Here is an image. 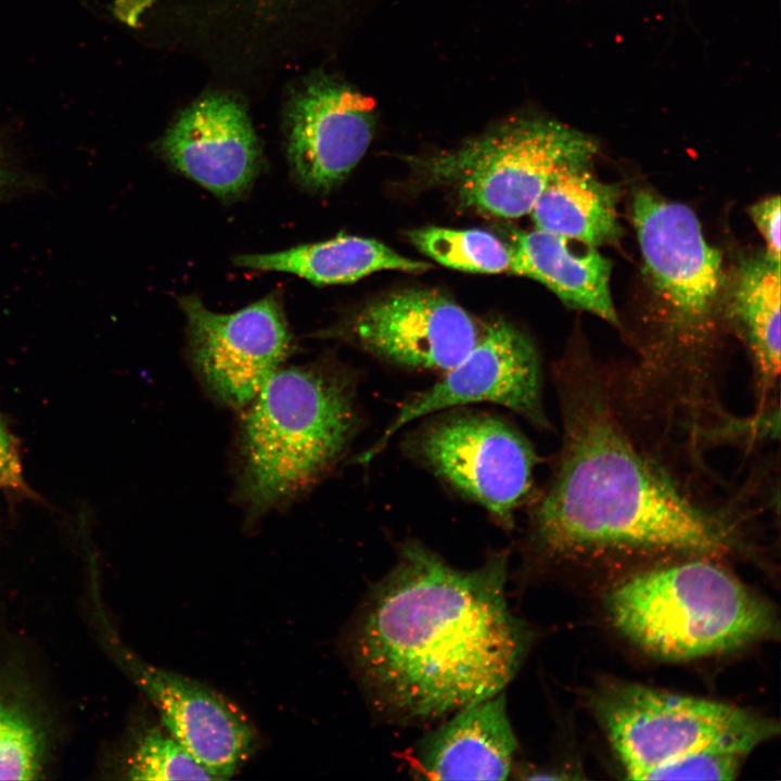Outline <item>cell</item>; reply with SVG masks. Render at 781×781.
Returning a JSON list of instances; mask_svg holds the SVG:
<instances>
[{
    "label": "cell",
    "instance_id": "21",
    "mask_svg": "<svg viewBox=\"0 0 781 781\" xmlns=\"http://www.w3.org/2000/svg\"><path fill=\"white\" fill-rule=\"evenodd\" d=\"M127 766L135 780H214L162 724L140 737Z\"/></svg>",
    "mask_w": 781,
    "mask_h": 781
},
{
    "label": "cell",
    "instance_id": "23",
    "mask_svg": "<svg viewBox=\"0 0 781 781\" xmlns=\"http://www.w3.org/2000/svg\"><path fill=\"white\" fill-rule=\"evenodd\" d=\"M750 753L730 746H710L652 770L645 780H733Z\"/></svg>",
    "mask_w": 781,
    "mask_h": 781
},
{
    "label": "cell",
    "instance_id": "12",
    "mask_svg": "<svg viewBox=\"0 0 781 781\" xmlns=\"http://www.w3.org/2000/svg\"><path fill=\"white\" fill-rule=\"evenodd\" d=\"M286 150L296 181L328 192L356 167L373 136L372 101L330 78L299 88L286 110Z\"/></svg>",
    "mask_w": 781,
    "mask_h": 781
},
{
    "label": "cell",
    "instance_id": "15",
    "mask_svg": "<svg viewBox=\"0 0 781 781\" xmlns=\"http://www.w3.org/2000/svg\"><path fill=\"white\" fill-rule=\"evenodd\" d=\"M516 738L501 693L453 712L427 733L409 756L417 777L434 780L505 779Z\"/></svg>",
    "mask_w": 781,
    "mask_h": 781
},
{
    "label": "cell",
    "instance_id": "17",
    "mask_svg": "<svg viewBox=\"0 0 781 781\" xmlns=\"http://www.w3.org/2000/svg\"><path fill=\"white\" fill-rule=\"evenodd\" d=\"M234 264L292 273L316 285L350 283L381 270L421 272L431 267L398 254L380 241L356 235H337L276 253L240 255Z\"/></svg>",
    "mask_w": 781,
    "mask_h": 781
},
{
    "label": "cell",
    "instance_id": "13",
    "mask_svg": "<svg viewBox=\"0 0 781 781\" xmlns=\"http://www.w3.org/2000/svg\"><path fill=\"white\" fill-rule=\"evenodd\" d=\"M138 684L163 727L213 777L234 776L257 746L251 721L209 687L177 673L130 661Z\"/></svg>",
    "mask_w": 781,
    "mask_h": 781
},
{
    "label": "cell",
    "instance_id": "5",
    "mask_svg": "<svg viewBox=\"0 0 781 781\" xmlns=\"http://www.w3.org/2000/svg\"><path fill=\"white\" fill-rule=\"evenodd\" d=\"M605 601L627 639L668 661L729 652L779 633L771 604L707 556L631 575Z\"/></svg>",
    "mask_w": 781,
    "mask_h": 781
},
{
    "label": "cell",
    "instance_id": "4",
    "mask_svg": "<svg viewBox=\"0 0 781 781\" xmlns=\"http://www.w3.org/2000/svg\"><path fill=\"white\" fill-rule=\"evenodd\" d=\"M242 410L236 497L252 521L315 485L358 426L355 382L327 363L280 367Z\"/></svg>",
    "mask_w": 781,
    "mask_h": 781
},
{
    "label": "cell",
    "instance_id": "20",
    "mask_svg": "<svg viewBox=\"0 0 781 781\" xmlns=\"http://www.w3.org/2000/svg\"><path fill=\"white\" fill-rule=\"evenodd\" d=\"M411 243L440 265L474 273L510 271L511 246L479 229L425 227L409 232Z\"/></svg>",
    "mask_w": 781,
    "mask_h": 781
},
{
    "label": "cell",
    "instance_id": "19",
    "mask_svg": "<svg viewBox=\"0 0 781 781\" xmlns=\"http://www.w3.org/2000/svg\"><path fill=\"white\" fill-rule=\"evenodd\" d=\"M731 286V315L753 356L763 408L780 373V263L766 252L747 257Z\"/></svg>",
    "mask_w": 781,
    "mask_h": 781
},
{
    "label": "cell",
    "instance_id": "16",
    "mask_svg": "<svg viewBox=\"0 0 781 781\" xmlns=\"http://www.w3.org/2000/svg\"><path fill=\"white\" fill-rule=\"evenodd\" d=\"M511 251L510 272L540 282L572 308L618 324L610 290L612 264L597 248L577 253L569 240L536 228L517 232Z\"/></svg>",
    "mask_w": 781,
    "mask_h": 781
},
{
    "label": "cell",
    "instance_id": "9",
    "mask_svg": "<svg viewBox=\"0 0 781 781\" xmlns=\"http://www.w3.org/2000/svg\"><path fill=\"white\" fill-rule=\"evenodd\" d=\"M541 367L532 340L504 319L482 327L473 348L436 383L414 394L363 451L367 463L381 453L393 436L412 421L473 402H491L518 413L533 425L548 428L542 405Z\"/></svg>",
    "mask_w": 781,
    "mask_h": 781
},
{
    "label": "cell",
    "instance_id": "14",
    "mask_svg": "<svg viewBox=\"0 0 781 781\" xmlns=\"http://www.w3.org/2000/svg\"><path fill=\"white\" fill-rule=\"evenodd\" d=\"M180 172L221 199H234L260 167V146L242 104L229 95H206L187 107L161 143Z\"/></svg>",
    "mask_w": 781,
    "mask_h": 781
},
{
    "label": "cell",
    "instance_id": "25",
    "mask_svg": "<svg viewBox=\"0 0 781 781\" xmlns=\"http://www.w3.org/2000/svg\"><path fill=\"white\" fill-rule=\"evenodd\" d=\"M748 214L766 243V253L780 263V197L769 196L753 204Z\"/></svg>",
    "mask_w": 781,
    "mask_h": 781
},
{
    "label": "cell",
    "instance_id": "6",
    "mask_svg": "<svg viewBox=\"0 0 781 781\" xmlns=\"http://www.w3.org/2000/svg\"><path fill=\"white\" fill-rule=\"evenodd\" d=\"M597 719L628 779L710 746L751 753L780 732L779 722L722 702L626 681L600 686L590 697Z\"/></svg>",
    "mask_w": 781,
    "mask_h": 781
},
{
    "label": "cell",
    "instance_id": "24",
    "mask_svg": "<svg viewBox=\"0 0 781 781\" xmlns=\"http://www.w3.org/2000/svg\"><path fill=\"white\" fill-rule=\"evenodd\" d=\"M0 495L27 496L16 443L0 417Z\"/></svg>",
    "mask_w": 781,
    "mask_h": 781
},
{
    "label": "cell",
    "instance_id": "18",
    "mask_svg": "<svg viewBox=\"0 0 781 781\" xmlns=\"http://www.w3.org/2000/svg\"><path fill=\"white\" fill-rule=\"evenodd\" d=\"M589 164L571 165L556 172L530 214L537 229L597 248L620 236L619 191L597 179Z\"/></svg>",
    "mask_w": 781,
    "mask_h": 781
},
{
    "label": "cell",
    "instance_id": "22",
    "mask_svg": "<svg viewBox=\"0 0 781 781\" xmlns=\"http://www.w3.org/2000/svg\"><path fill=\"white\" fill-rule=\"evenodd\" d=\"M39 758V739L30 721L0 702V780L33 779Z\"/></svg>",
    "mask_w": 781,
    "mask_h": 781
},
{
    "label": "cell",
    "instance_id": "8",
    "mask_svg": "<svg viewBox=\"0 0 781 781\" xmlns=\"http://www.w3.org/2000/svg\"><path fill=\"white\" fill-rule=\"evenodd\" d=\"M407 445L435 475L512 527L538 460L517 430L494 415L459 411L427 422Z\"/></svg>",
    "mask_w": 781,
    "mask_h": 781
},
{
    "label": "cell",
    "instance_id": "1",
    "mask_svg": "<svg viewBox=\"0 0 781 781\" xmlns=\"http://www.w3.org/2000/svg\"><path fill=\"white\" fill-rule=\"evenodd\" d=\"M508 554L459 569L417 541L369 591L347 650L374 712L422 724L501 693L532 632L505 598Z\"/></svg>",
    "mask_w": 781,
    "mask_h": 781
},
{
    "label": "cell",
    "instance_id": "7",
    "mask_svg": "<svg viewBox=\"0 0 781 781\" xmlns=\"http://www.w3.org/2000/svg\"><path fill=\"white\" fill-rule=\"evenodd\" d=\"M597 142L564 124L510 120L461 146L419 161L423 174L452 188L468 207L501 218L530 214L561 169L590 163Z\"/></svg>",
    "mask_w": 781,
    "mask_h": 781
},
{
    "label": "cell",
    "instance_id": "2",
    "mask_svg": "<svg viewBox=\"0 0 781 781\" xmlns=\"http://www.w3.org/2000/svg\"><path fill=\"white\" fill-rule=\"evenodd\" d=\"M562 444L530 513V534L556 556L594 553L727 555L730 526L686 495L636 440L612 374L586 360L554 373Z\"/></svg>",
    "mask_w": 781,
    "mask_h": 781
},
{
    "label": "cell",
    "instance_id": "11",
    "mask_svg": "<svg viewBox=\"0 0 781 781\" xmlns=\"http://www.w3.org/2000/svg\"><path fill=\"white\" fill-rule=\"evenodd\" d=\"M481 330L444 294L405 289L366 305L328 335L400 367L445 372L473 348Z\"/></svg>",
    "mask_w": 781,
    "mask_h": 781
},
{
    "label": "cell",
    "instance_id": "26",
    "mask_svg": "<svg viewBox=\"0 0 781 781\" xmlns=\"http://www.w3.org/2000/svg\"><path fill=\"white\" fill-rule=\"evenodd\" d=\"M25 183L22 174L12 165L0 143V200L17 191Z\"/></svg>",
    "mask_w": 781,
    "mask_h": 781
},
{
    "label": "cell",
    "instance_id": "3",
    "mask_svg": "<svg viewBox=\"0 0 781 781\" xmlns=\"http://www.w3.org/2000/svg\"><path fill=\"white\" fill-rule=\"evenodd\" d=\"M632 219L655 296L656 332L622 383L638 406L703 427L714 411V351L724 290L721 253L686 205L637 191Z\"/></svg>",
    "mask_w": 781,
    "mask_h": 781
},
{
    "label": "cell",
    "instance_id": "10",
    "mask_svg": "<svg viewBox=\"0 0 781 781\" xmlns=\"http://www.w3.org/2000/svg\"><path fill=\"white\" fill-rule=\"evenodd\" d=\"M189 355L208 393L242 410L293 351L282 305L270 294L231 313H218L194 295L183 296Z\"/></svg>",
    "mask_w": 781,
    "mask_h": 781
}]
</instances>
